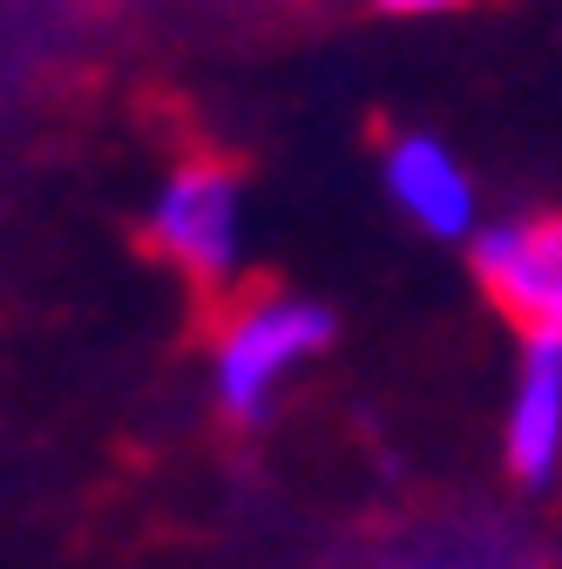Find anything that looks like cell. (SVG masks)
<instances>
[{
	"instance_id": "6da1fadb",
	"label": "cell",
	"mask_w": 562,
	"mask_h": 569,
	"mask_svg": "<svg viewBox=\"0 0 562 569\" xmlns=\"http://www.w3.org/2000/svg\"><path fill=\"white\" fill-rule=\"evenodd\" d=\"M332 346V312L312 299H251L244 312L224 319L218 346H210V393L231 420H258L271 413L278 387H285L312 352Z\"/></svg>"
},
{
	"instance_id": "7a4b0ae2",
	"label": "cell",
	"mask_w": 562,
	"mask_h": 569,
	"mask_svg": "<svg viewBox=\"0 0 562 569\" xmlns=\"http://www.w3.org/2000/svg\"><path fill=\"white\" fill-rule=\"evenodd\" d=\"M150 244L183 278H197L203 292L224 284L244 258V183H238V170L210 163V157L177 163L150 197Z\"/></svg>"
},
{
	"instance_id": "3957f363",
	"label": "cell",
	"mask_w": 562,
	"mask_h": 569,
	"mask_svg": "<svg viewBox=\"0 0 562 569\" xmlns=\"http://www.w3.org/2000/svg\"><path fill=\"white\" fill-rule=\"evenodd\" d=\"M474 278L495 299L515 332H562V210H522L495 218L474 238Z\"/></svg>"
},
{
	"instance_id": "277c9868",
	"label": "cell",
	"mask_w": 562,
	"mask_h": 569,
	"mask_svg": "<svg viewBox=\"0 0 562 569\" xmlns=\"http://www.w3.org/2000/svg\"><path fill=\"white\" fill-rule=\"evenodd\" d=\"M380 177H387V197L400 203V218L428 238H474V218H481V197H474V177L461 170V157L448 150L441 136L428 129H407L387 142L380 157Z\"/></svg>"
},
{
	"instance_id": "5b68a950",
	"label": "cell",
	"mask_w": 562,
	"mask_h": 569,
	"mask_svg": "<svg viewBox=\"0 0 562 569\" xmlns=\"http://www.w3.org/2000/svg\"><path fill=\"white\" fill-rule=\"evenodd\" d=\"M509 475L542 488L562 461V332H529L522 339V373L509 393Z\"/></svg>"
},
{
	"instance_id": "8992f818",
	"label": "cell",
	"mask_w": 562,
	"mask_h": 569,
	"mask_svg": "<svg viewBox=\"0 0 562 569\" xmlns=\"http://www.w3.org/2000/svg\"><path fill=\"white\" fill-rule=\"evenodd\" d=\"M380 569H542L535 549L522 536L502 529H461V536H428V542H407L400 556H387Z\"/></svg>"
},
{
	"instance_id": "52a82bcc",
	"label": "cell",
	"mask_w": 562,
	"mask_h": 569,
	"mask_svg": "<svg viewBox=\"0 0 562 569\" xmlns=\"http://www.w3.org/2000/svg\"><path fill=\"white\" fill-rule=\"evenodd\" d=\"M387 21H441V14H461L468 0H373Z\"/></svg>"
}]
</instances>
